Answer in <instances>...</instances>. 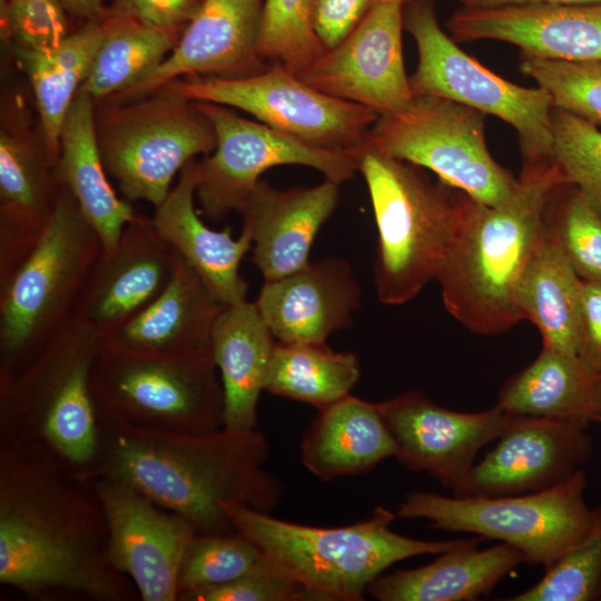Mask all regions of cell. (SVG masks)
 Here are the masks:
<instances>
[{
  "instance_id": "obj_50",
  "label": "cell",
  "mask_w": 601,
  "mask_h": 601,
  "mask_svg": "<svg viewBox=\"0 0 601 601\" xmlns=\"http://www.w3.org/2000/svg\"><path fill=\"white\" fill-rule=\"evenodd\" d=\"M601 600V599H600Z\"/></svg>"
},
{
  "instance_id": "obj_4",
  "label": "cell",
  "mask_w": 601,
  "mask_h": 601,
  "mask_svg": "<svg viewBox=\"0 0 601 601\" xmlns=\"http://www.w3.org/2000/svg\"><path fill=\"white\" fill-rule=\"evenodd\" d=\"M100 347L101 338L71 318L22 370L0 374V442L88 482L99 452L90 380Z\"/></svg>"
},
{
  "instance_id": "obj_11",
  "label": "cell",
  "mask_w": 601,
  "mask_h": 601,
  "mask_svg": "<svg viewBox=\"0 0 601 601\" xmlns=\"http://www.w3.org/2000/svg\"><path fill=\"white\" fill-rule=\"evenodd\" d=\"M404 29L417 49L408 77L414 97L446 98L508 122L518 134L522 161L553 158V106L543 88L513 83L464 52L441 28L433 0L407 3Z\"/></svg>"
},
{
  "instance_id": "obj_30",
  "label": "cell",
  "mask_w": 601,
  "mask_h": 601,
  "mask_svg": "<svg viewBox=\"0 0 601 601\" xmlns=\"http://www.w3.org/2000/svg\"><path fill=\"white\" fill-rule=\"evenodd\" d=\"M395 455L376 403L351 394L321 410L300 442L304 466L324 481L363 474Z\"/></svg>"
},
{
  "instance_id": "obj_26",
  "label": "cell",
  "mask_w": 601,
  "mask_h": 601,
  "mask_svg": "<svg viewBox=\"0 0 601 601\" xmlns=\"http://www.w3.org/2000/svg\"><path fill=\"white\" fill-rule=\"evenodd\" d=\"M225 306L181 257L162 293L101 343L118 349L160 356L210 351L213 328Z\"/></svg>"
},
{
  "instance_id": "obj_2",
  "label": "cell",
  "mask_w": 601,
  "mask_h": 601,
  "mask_svg": "<svg viewBox=\"0 0 601 601\" xmlns=\"http://www.w3.org/2000/svg\"><path fill=\"white\" fill-rule=\"evenodd\" d=\"M99 430L88 482L104 477L130 485L199 533L236 531L221 502L270 513L283 500L284 485L265 467L269 449L257 428L178 433L99 424Z\"/></svg>"
},
{
  "instance_id": "obj_22",
  "label": "cell",
  "mask_w": 601,
  "mask_h": 601,
  "mask_svg": "<svg viewBox=\"0 0 601 601\" xmlns=\"http://www.w3.org/2000/svg\"><path fill=\"white\" fill-rule=\"evenodd\" d=\"M338 200L339 185L331 179L289 189L258 180L237 213L252 236V260L264 282L288 276L309 263L313 242Z\"/></svg>"
},
{
  "instance_id": "obj_27",
  "label": "cell",
  "mask_w": 601,
  "mask_h": 601,
  "mask_svg": "<svg viewBox=\"0 0 601 601\" xmlns=\"http://www.w3.org/2000/svg\"><path fill=\"white\" fill-rule=\"evenodd\" d=\"M108 176L97 139L95 101L78 91L61 129L57 177L97 231L104 252L114 249L124 228L138 218Z\"/></svg>"
},
{
  "instance_id": "obj_32",
  "label": "cell",
  "mask_w": 601,
  "mask_h": 601,
  "mask_svg": "<svg viewBox=\"0 0 601 601\" xmlns=\"http://www.w3.org/2000/svg\"><path fill=\"white\" fill-rule=\"evenodd\" d=\"M594 378L578 357L542 347L535 359L501 387L497 403L513 415L593 422Z\"/></svg>"
},
{
  "instance_id": "obj_34",
  "label": "cell",
  "mask_w": 601,
  "mask_h": 601,
  "mask_svg": "<svg viewBox=\"0 0 601 601\" xmlns=\"http://www.w3.org/2000/svg\"><path fill=\"white\" fill-rule=\"evenodd\" d=\"M102 41L80 87L95 102L122 92L176 47L183 29H159L111 9L99 18Z\"/></svg>"
},
{
  "instance_id": "obj_47",
  "label": "cell",
  "mask_w": 601,
  "mask_h": 601,
  "mask_svg": "<svg viewBox=\"0 0 601 601\" xmlns=\"http://www.w3.org/2000/svg\"><path fill=\"white\" fill-rule=\"evenodd\" d=\"M461 7L465 8H487L512 4L528 3H551V4H579L600 3L601 0H457Z\"/></svg>"
},
{
  "instance_id": "obj_48",
  "label": "cell",
  "mask_w": 601,
  "mask_h": 601,
  "mask_svg": "<svg viewBox=\"0 0 601 601\" xmlns=\"http://www.w3.org/2000/svg\"><path fill=\"white\" fill-rule=\"evenodd\" d=\"M62 2L73 13L91 20L102 14L101 0H62Z\"/></svg>"
},
{
  "instance_id": "obj_8",
  "label": "cell",
  "mask_w": 601,
  "mask_h": 601,
  "mask_svg": "<svg viewBox=\"0 0 601 601\" xmlns=\"http://www.w3.org/2000/svg\"><path fill=\"white\" fill-rule=\"evenodd\" d=\"M90 393L99 424L178 433L224 426V391L211 349L160 356L101 343Z\"/></svg>"
},
{
  "instance_id": "obj_12",
  "label": "cell",
  "mask_w": 601,
  "mask_h": 601,
  "mask_svg": "<svg viewBox=\"0 0 601 601\" xmlns=\"http://www.w3.org/2000/svg\"><path fill=\"white\" fill-rule=\"evenodd\" d=\"M365 146L428 169L485 206L506 200L518 184L489 150L485 114L446 98L414 97L405 110L378 117Z\"/></svg>"
},
{
  "instance_id": "obj_10",
  "label": "cell",
  "mask_w": 601,
  "mask_h": 601,
  "mask_svg": "<svg viewBox=\"0 0 601 601\" xmlns=\"http://www.w3.org/2000/svg\"><path fill=\"white\" fill-rule=\"evenodd\" d=\"M95 124L104 165L124 198L154 207L186 164L216 147L214 126L197 104L165 92L108 104Z\"/></svg>"
},
{
  "instance_id": "obj_21",
  "label": "cell",
  "mask_w": 601,
  "mask_h": 601,
  "mask_svg": "<svg viewBox=\"0 0 601 601\" xmlns=\"http://www.w3.org/2000/svg\"><path fill=\"white\" fill-rule=\"evenodd\" d=\"M446 27L455 41L496 40L544 58L601 61V2L460 7Z\"/></svg>"
},
{
  "instance_id": "obj_25",
  "label": "cell",
  "mask_w": 601,
  "mask_h": 601,
  "mask_svg": "<svg viewBox=\"0 0 601 601\" xmlns=\"http://www.w3.org/2000/svg\"><path fill=\"white\" fill-rule=\"evenodd\" d=\"M198 161L190 160L166 198L155 207L151 223L158 234L199 274L224 305L246 300L248 285L239 266L252 249L250 234L238 238L228 226L218 231L208 227L195 208Z\"/></svg>"
},
{
  "instance_id": "obj_31",
  "label": "cell",
  "mask_w": 601,
  "mask_h": 601,
  "mask_svg": "<svg viewBox=\"0 0 601 601\" xmlns=\"http://www.w3.org/2000/svg\"><path fill=\"white\" fill-rule=\"evenodd\" d=\"M580 292L581 279L541 227L515 300L522 319L540 332L542 347L578 357Z\"/></svg>"
},
{
  "instance_id": "obj_29",
  "label": "cell",
  "mask_w": 601,
  "mask_h": 601,
  "mask_svg": "<svg viewBox=\"0 0 601 601\" xmlns=\"http://www.w3.org/2000/svg\"><path fill=\"white\" fill-rule=\"evenodd\" d=\"M255 302L226 305L211 333V353L224 391V426L257 428V404L264 391L275 343Z\"/></svg>"
},
{
  "instance_id": "obj_28",
  "label": "cell",
  "mask_w": 601,
  "mask_h": 601,
  "mask_svg": "<svg viewBox=\"0 0 601 601\" xmlns=\"http://www.w3.org/2000/svg\"><path fill=\"white\" fill-rule=\"evenodd\" d=\"M480 539L441 553L426 565L383 573L366 593L380 601L476 600L524 562L523 554L505 543L477 550Z\"/></svg>"
},
{
  "instance_id": "obj_39",
  "label": "cell",
  "mask_w": 601,
  "mask_h": 601,
  "mask_svg": "<svg viewBox=\"0 0 601 601\" xmlns=\"http://www.w3.org/2000/svg\"><path fill=\"white\" fill-rule=\"evenodd\" d=\"M258 546L244 534L197 533L178 573V601L188 593L231 581L264 560Z\"/></svg>"
},
{
  "instance_id": "obj_38",
  "label": "cell",
  "mask_w": 601,
  "mask_h": 601,
  "mask_svg": "<svg viewBox=\"0 0 601 601\" xmlns=\"http://www.w3.org/2000/svg\"><path fill=\"white\" fill-rule=\"evenodd\" d=\"M584 536L541 580L508 601H591L601 599V504Z\"/></svg>"
},
{
  "instance_id": "obj_17",
  "label": "cell",
  "mask_w": 601,
  "mask_h": 601,
  "mask_svg": "<svg viewBox=\"0 0 601 601\" xmlns=\"http://www.w3.org/2000/svg\"><path fill=\"white\" fill-rule=\"evenodd\" d=\"M407 470L426 472L455 494L477 452L509 426L513 414L495 405L465 413L443 407L418 391L376 403Z\"/></svg>"
},
{
  "instance_id": "obj_13",
  "label": "cell",
  "mask_w": 601,
  "mask_h": 601,
  "mask_svg": "<svg viewBox=\"0 0 601 601\" xmlns=\"http://www.w3.org/2000/svg\"><path fill=\"white\" fill-rule=\"evenodd\" d=\"M156 92L239 109L303 142L356 159L378 118L366 107L329 96L278 65L244 77L175 79Z\"/></svg>"
},
{
  "instance_id": "obj_41",
  "label": "cell",
  "mask_w": 601,
  "mask_h": 601,
  "mask_svg": "<svg viewBox=\"0 0 601 601\" xmlns=\"http://www.w3.org/2000/svg\"><path fill=\"white\" fill-rule=\"evenodd\" d=\"M553 159L568 183L601 213V129L568 111L552 109Z\"/></svg>"
},
{
  "instance_id": "obj_46",
  "label": "cell",
  "mask_w": 601,
  "mask_h": 601,
  "mask_svg": "<svg viewBox=\"0 0 601 601\" xmlns=\"http://www.w3.org/2000/svg\"><path fill=\"white\" fill-rule=\"evenodd\" d=\"M201 0H117L112 9L159 29H183Z\"/></svg>"
},
{
  "instance_id": "obj_19",
  "label": "cell",
  "mask_w": 601,
  "mask_h": 601,
  "mask_svg": "<svg viewBox=\"0 0 601 601\" xmlns=\"http://www.w3.org/2000/svg\"><path fill=\"white\" fill-rule=\"evenodd\" d=\"M587 428L572 422L513 415L497 444L473 465L454 495L522 494L561 483L592 456Z\"/></svg>"
},
{
  "instance_id": "obj_16",
  "label": "cell",
  "mask_w": 601,
  "mask_h": 601,
  "mask_svg": "<svg viewBox=\"0 0 601 601\" xmlns=\"http://www.w3.org/2000/svg\"><path fill=\"white\" fill-rule=\"evenodd\" d=\"M89 483L105 512L112 564L140 600L177 601L180 563L196 528L122 482L100 477Z\"/></svg>"
},
{
  "instance_id": "obj_18",
  "label": "cell",
  "mask_w": 601,
  "mask_h": 601,
  "mask_svg": "<svg viewBox=\"0 0 601 601\" xmlns=\"http://www.w3.org/2000/svg\"><path fill=\"white\" fill-rule=\"evenodd\" d=\"M180 258L151 219L138 217L124 228L114 249L98 255L71 318L106 339L162 293Z\"/></svg>"
},
{
  "instance_id": "obj_15",
  "label": "cell",
  "mask_w": 601,
  "mask_h": 601,
  "mask_svg": "<svg viewBox=\"0 0 601 601\" xmlns=\"http://www.w3.org/2000/svg\"><path fill=\"white\" fill-rule=\"evenodd\" d=\"M413 0H373L353 30L298 77L314 88L372 110L401 112L414 100L403 61L404 11Z\"/></svg>"
},
{
  "instance_id": "obj_9",
  "label": "cell",
  "mask_w": 601,
  "mask_h": 601,
  "mask_svg": "<svg viewBox=\"0 0 601 601\" xmlns=\"http://www.w3.org/2000/svg\"><path fill=\"white\" fill-rule=\"evenodd\" d=\"M587 474L578 470L546 490L500 496H444L414 491L396 516L423 519L434 529L476 534L518 549L530 565L553 564L591 526L584 496Z\"/></svg>"
},
{
  "instance_id": "obj_14",
  "label": "cell",
  "mask_w": 601,
  "mask_h": 601,
  "mask_svg": "<svg viewBox=\"0 0 601 601\" xmlns=\"http://www.w3.org/2000/svg\"><path fill=\"white\" fill-rule=\"evenodd\" d=\"M216 134L213 152L198 161L196 198L200 213L220 220L238 211L264 171L284 165H302L338 185L352 179L357 159L303 142L259 121L243 118L229 107L195 101Z\"/></svg>"
},
{
  "instance_id": "obj_44",
  "label": "cell",
  "mask_w": 601,
  "mask_h": 601,
  "mask_svg": "<svg viewBox=\"0 0 601 601\" xmlns=\"http://www.w3.org/2000/svg\"><path fill=\"white\" fill-rule=\"evenodd\" d=\"M577 356L594 377H601V282L581 279Z\"/></svg>"
},
{
  "instance_id": "obj_7",
  "label": "cell",
  "mask_w": 601,
  "mask_h": 601,
  "mask_svg": "<svg viewBox=\"0 0 601 601\" xmlns=\"http://www.w3.org/2000/svg\"><path fill=\"white\" fill-rule=\"evenodd\" d=\"M100 238L61 186L38 242L0 278V374L22 370L71 319Z\"/></svg>"
},
{
  "instance_id": "obj_23",
  "label": "cell",
  "mask_w": 601,
  "mask_h": 601,
  "mask_svg": "<svg viewBox=\"0 0 601 601\" xmlns=\"http://www.w3.org/2000/svg\"><path fill=\"white\" fill-rule=\"evenodd\" d=\"M361 296L351 265L327 257L264 282L255 304L278 342L325 343L332 333L352 324Z\"/></svg>"
},
{
  "instance_id": "obj_40",
  "label": "cell",
  "mask_w": 601,
  "mask_h": 601,
  "mask_svg": "<svg viewBox=\"0 0 601 601\" xmlns=\"http://www.w3.org/2000/svg\"><path fill=\"white\" fill-rule=\"evenodd\" d=\"M519 68L550 95L553 108L601 127V61H568L521 52Z\"/></svg>"
},
{
  "instance_id": "obj_1",
  "label": "cell",
  "mask_w": 601,
  "mask_h": 601,
  "mask_svg": "<svg viewBox=\"0 0 601 601\" xmlns=\"http://www.w3.org/2000/svg\"><path fill=\"white\" fill-rule=\"evenodd\" d=\"M0 583L30 600L139 599L112 564L105 512L89 482L0 442Z\"/></svg>"
},
{
  "instance_id": "obj_5",
  "label": "cell",
  "mask_w": 601,
  "mask_h": 601,
  "mask_svg": "<svg viewBox=\"0 0 601 601\" xmlns=\"http://www.w3.org/2000/svg\"><path fill=\"white\" fill-rule=\"evenodd\" d=\"M220 506L236 531L317 601L364 600L370 584L394 563L441 554L474 539L427 541L402 535L391 529L396 513L384 506L363 522L339 528L287 522L237 503Z\"/></svg>"
},
{
  "instance_id": "obj_20",
  "label": "cell",
  "mask_w": 601,
  "mask_h": 601,
  "mask_svg": "<svg viewBox=\"0 0 601 601\" xmlns=\"http://www.w3.org/2000/svg\"><path fill=\"white\" fill-rule=\"evenodd\" d=\"M263 3L201 0L173 51L136 83L111 97L109 104L149 96L183 76L230 78L264 70L269 65L259 51Z\"/></svg>"
},
{
  "instance_id": "obj_49",
  "label": "cell",
  "mask_w": 601,
  "mask_h": 601,
  "mask_svg": "<svg viewBox=\"0 0 601 601\" xmlns=\"http://www.w3.org/2000/svg\"><path fill=\"white\" fill-rule=\"evenodd\" d=\"M593 422L601 425V377L595 382Z\"/></svg>"
},
{
  "instance_id": "obj_24",
  "label": "cell",
  "mask_w": 601,
  "mask_h": 601,
  "mask_svg": "<svg viewBox=\"0 0 601 601\" xmlns=\"http://www.w3.org/2000/svg\"><path fill=\"white\" fill-rule=\"evenodd\" d=\"M61 185L42 140L0 131V278L29 254L43 231Z\"/></svg>"
},
{
  "instance_id": "obj_45",
  "label": "cell",
  "mask_w": 601,
  "mask_h": 601,
  "mask_svg": "<svg viewBox=\"0 0 601 601\" xmlns=\"http://www.w3.org/2000/svg\"><path fill=\"white\" fill-rule=\"evenodd\" d=\"M373 0H315L314 24L325 49L338 45L359 22Z\"/></svg>"
},
{
  "instance_id": "obj_42",
  "label": "cell",
  "mask_w": 601,
  "mask_h": 601,
  "mask_svg": "<svg viewBox=\"0 0 601 601\" xmlns=\"http://www.w3.org/2000/svg\"><path fill=\"white\" fill-rule=\"evenodd\" d=\"M62 0H0L1 39L16 52L49 51L68 33Z\"/></svg>"
},
{
  "instance_id": "obj_37",
  "label": "cell",
  "mask_w": 601,
  "mask_h": 601,
  "mask_svg": "<svg viewBox=\"0 0 601 601\" xmlns=\"http://www.w3.org/2000/svg\"><path fill=\"white\" fill-rule=\"evenodd\" d=\"M314 9L315 0H264L259 51L268 65L299 76L325 51Z\"/></svg>"
},
{
  "instance_id": "obj_36",
  "label": "cell",
  "mask_w": 601,
  "mask_h": 601,
  "mask_svg": "<svg viewBox=\"0 0 601 601\" xmlns=\"http://www.w3.org/2000/svg\"><path fill=\"white\" fill-rule=\"evenodd\" d=\"M542 229L582 280L601 282V213L573 184L549 198Z\"/></svg>"
},
{
  "instance_id": "obj_43",
  "label": "cell",
  "mask_w": 601,
  "mask_h": 601,
  "mask_svg": "<svg viewBox=\"0 0 601 601\" xmlns=\"http://www.w3.org/2000/svg\"><path fill=\"white\" fill-rule=\"evenodd\" d=\"M302 601L314 600L302 584L266 559L245 574L186 594L180 601Z\"/></svg>"
},
{
  "instance_id": "obj_35",
  "label": "cell",
  "mask_w": 601,
  "mask_h": 601,
  "mask_svg": "<svg viewBox=\"0 0 601 601\" xmlns=\"http://www.w3.org/2000/svg\"><path fill=\"white\" fill-rule=\"evenodd\" d=\"M361 375L358 357L326 343L276 342L264 391L324 410L351 394Z\"/></svg>"
},
{
  "instance_id": "obj_3",
  "label": "cell",
  "mask_w": 601,
  "mask_h": 601,
  "mask_svg": "<svg viewBox=\"0 0 601 601\" xmlns=\"http://www.w3.org/2000/svg\"><path fill=\"white\" fill-rule=\"evenodd\" d=\"M568 183L553 158L522 161L512 195L496 206L469 205L435 279L446 311L479 335L522 321L516 288L554 189Z\"/></svg>"
},
{
  "instance_id": "obj_6",
  "label": "cell",
  "mask_w": 601,
  "mask_h": 601,
  "mask_svg": "<svg viewBox=\"0 0 601 601\" xmlns=\"http://www.w3.org/2000/svg\"><path fill=\"white\" fill-rule=\"evenodd\" d=\"M377 228L374 284L378 299L403 305L435 279L473 200L424 168L367 146L357 155Z\"/></svg>"
},
{
  "instance_id": "obj_33",
  "label": "cell",
  "mask_w": 601,
  "mask_h": 601,
  "mask_svg": "<svg viewBox=\"0 0 601 601\" xmlns=\"http://www.w3.org/2000/svg\"><path fill=\"white\" fill-rule=\"evenodd\" d=\"M101 41L102 28L96 19L69 33L49 51L17 52L35 93L42 142L56 166L65 119L91 69Z\"/></svg>"
}]
</instances>
